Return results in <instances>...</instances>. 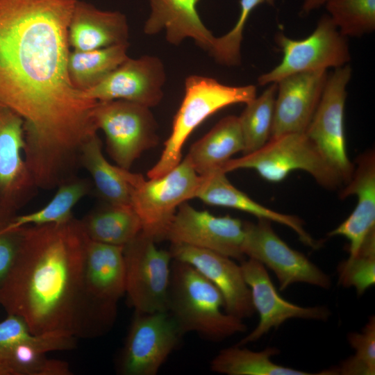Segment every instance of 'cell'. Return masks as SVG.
<instances>
[{
    "mask_svg": "<svg viewBox=\"0 0 375 375\" xmlns=\"http://www.w3.org/2000/svg\"><path fill=\"white\" fill-rule=\"evenodd\" d=\"M183 333L167 311L135 312L117 362L122 375H156Z\"/></svg>",
    "mask_w": 375,
    "mask_h": 375,
    "instance_id": "8fae6325",
    "label": "cell"
},
{
    "mask_svg": "<svg viewBox=\"0 0 375 375\" xmlns=\"http://www.w3.org/2000/svg\"><path fill=\"white\" fill-rule=\"evenodd\" d=\"M142 231L124 247L126 293L135 312L167 311L173 260Z\"/></svg>",
    "mask_w": 375,
    "mask_h": 375,
    "instance_id": "ba28073f",
    "label": "cell"
},
{
    "mask_svg": "<svg viewBox=\"0 0 375 375\" xmlns=\"http://www.w3.org/2000/svg\"><path fill=\"white\" fill-rule=\"evenodd\" d=\"M274 0H240V12L233 28L221 37H215L213 45L208 51L216 62L226 66L240 63V47L246 22L252 10L258 5H274Z\"/></svg>",
    "mask_w": 375,
    "mask_h": 375,
    "instance_id": "e575fe53",
    "label": "cell"
},
{
    "mask_svg": "<svg viewBox=\"0 0 375 375\" xmlns=\"http://www.w3.org/2000/svg\"><path fill=\"white\" fill-rule=\"evenodd\" d=\"M128 26L125 15L100 10L76 0L68 28V40L73 50L86 51L126 44Z\"/></svg>",
    "mask_w": 375,
    "mask_h": 375,
    "instance_id": "603a6c76",
    "label": "cell"
},
{
    "mask_svg": "<svg viewBox=\"0 0 375 375\" xmlns=\"http://www.w3.org/2000/svg\"><path fill=\"white\" fill-rule=\"evenodd\" d=\"M256 97V88L230 86L216 79L191 75L185 81V94L174 118L170 135L157 162L148 171L149 178L166 174L181 161L183 145L193 131L218 110L236 103H247Z\"/></svg>",
    "mask_w": 375,
    "mask_h": 375,
    "instance_id": "277c9868",
    "label": "cell"
},
{
    "mask_svg": "<svg viewBox=\"0 0 375 375\" xmlns=\"http://www.w3.org/2000/svg\"><path fill=\"white\" fill-rule=\"evenodd\" d=\"M184 335L194 332L212 342L225 340L247 327L227 313L219 290L192 265L173 259L167 310Z\"/></svg>",
    "mask_w": 375,
    "mask_h": 375,
    "instance_id": "3957f363",
    "label": "cell"
},
{
    "mask_svg": "<svg viewBox=\"0 0 375 375\" xmlns=\"http://www.w3.org/2000/svg\"><path fill=\"white\" fill-rule=\"evenodd\" d=\"M279 353L276 347L253 351L243 346L235 345L223 349L212 359L211 371L227 375H312L275 364L271 357Z\"/></svg>",
    "mask_w": 375,
    "mask_h": 375,
    "instance_id": "83f0119b",
    "label": "cell"
},
{
    "mask_svg": "<svg viewBox=\"0 0 375 375\" xmlns=\"http://www.w3.org/2000/svg\"><path fill=\"white\" fill-rule=\"evenodd\" d=\"M76 0H0V105L24 121V157L38 188L76 176L97 134V101L71 83L68 28Z\"/></svg>",
    "mask_w": 375,
    "mask_h": 375,
    "instance_id": "6da1fadb",
    "label": "cell"
},
{
    "mask_svg": "<svg viewBox=\"0 0 375 375\" xmlns=\"http://www.w3.org/2000/svg\"><path fill=\"white\" fill-rule=\"evenodd\" d=\"M76 339L59 333L33 334L21 317L13 315H8L4 320L0 322V356L20 344L33 345L46 353L71 350L76 346Z\"/></svg>",
    "mask_w": 375,
    "mask_h": 375,
    "instance_id": "4dcf8cb0",
    "label": "cell"
},
{
    "mask_svg": "<svg viewBox=\"0 0 375 375\" xmlns=\"http://www.w3.org/2000/svg\"><path fill=\"white\" fill-rule=\"evenodd\" d=\"M351 76L349 65L335 68L328 75L317 110L305 132L345 184L354 169L347 152L344 122L346 88Z\"/></svg>",
    "mask_w": 375,
    "mask_h": 375,
    "instance_id": "4fadbf2b",
    "label": "cell"
},
{
    "mask_svg": "<svg viewBox=\"0 0 375 375\" xmlns=\"http://www.w3.org/2000/svg\"><path fill=\"white\" fill-rule=\"evenodd\" d=\"M276 91V83H271L260 96L246 103L238 117L244 143V154L258 150L270 138Z\"/></svg>",
    "mask_w": 375,
    "mask_h": 375,
    "instance_id": "f546056e",
    "label": "cell"
},
{
    "mask_svg": "<svg viewBox=\"0 0 375 375\" xmlns=\"http://www.w3.org/2000/svg\"><path fill=\"white\" fill-rule=\"evenodd\" d=\"M328 15L345 37L361 36L375 28V0H326Z\"/></svg>",
    "mask_w": 375,
    "mask_h": 375,
    "instance_id": "1f68e13d",
    "label": "cell"
},
{
    "mask_svg": "<svg viewBox=\"0 0 375 375\" xmlns=\"http://www.w3.org/2000/svg\"><path fill=\"white\" fill-rule=\"evenodd\" d=\"M172 258L194 267L221 292L225 311L243 319L255 312L251 291L240 265L231 258L208 249L171 244Z\"/></svg>",
    "mask_w": 375,
    "mask_h": 375,
    "instance_id": "e0dca14e",
    "label": "cell"
},
{
    "mask_svg": "<svg viewBox=\"0 0 375 375\" xmlns=\"http://www.w3.org/2000/svg\"><path fill=\"white\" fill-rule=\"evenodd\" d=\"M123 249L89 238L87 242L84 291L97 337L112 328L126 293Z\"/></svg>",
    "mask_w": 375,
    "mask_h": 375,
    "instance_id": "9c48e42d",
    "label": "cell"
},
{
    "mask_svg": "<svg viewBox=\"0 0 375 375\" xmlns=\"http://www.w3.org/2000/svg\"><path fill=\"white\" fill-rule=\"evenodd\" d=\"M15 216V212L9 208L0 197V218L11 222Z\"/></svg>",
    "mask_w": 375,
    "mask_h": 375,
    "instance_id": "8d00e7d4",
    "label": "cell"
},
{
    "mask_svg": "<svg viewBox=\"0 0 375 375\" xmlns=\"http://www.w3.org/2000/svg\"><path fill=\"white\" fill-rule=\"evenodd\" d=\"M240 266L251 291L254 309L259 314V322L237 345L258 340L272 328H278L289 319L326 321L331 316V310L326 306L302 307L282 298L261 262L249 258L242 260Z\"/></svg>",
    "mask_w": 375,
    "mask_h": 375,
    "instance_id": "2e32d148",
    "label": "cell"
},
{
    "mask_svg": "<svg viewBox=\"0 0 375 375\" xmlns=\"http://www.w3.org/2000/svg\"><path fill=\"white\" fill-rule=\"evenodd\" d=\"M128 43L86 50L70 51L67 70L72 84L85 92L93 88L128 58Z\"/></svg>",
    "mask_w": 375,
    "mask_h": 375,
    "instance_id": "4316f807",
    "label": "cell"
},
{
    "mask_svg": "<svg viewBox=\"0 0 375 375\" xmlns=\"http://www.w3.org/2000/svg\"><path fill=\"white\" fill-rule=\"evenodd\" d=\"M165 81V66L159 58L128 57L84 94L97 101L124 100L151 108L161 101Z\"/></svg>",
    "mask_w": 375,
    "mask_h": 375,
    "instance_id": "9a60e30c",
    "label": "cell"
},
{
    "mask_svg": "<svg viewBox=\"0 0 375 375\" xmlns=\"http://www.w3.org/2000/svg\"><path fill=\"white\" fill-rule=\"evenodd\" d=\"M22 118L0 105V197L16 211L36 193V186L24 157Z\"/></svg>",
    "mask_w": 375,
    "mask_h": 375,
    "instance_id": "ac0fdd59",
    "label": "cell"
},
{
    "mask_svg": "<svg viewBox=\"0 0 375 375\" xmlns=\"http://www.w3.org/2000/svg\"><path fill=\"white\" fill-rule=\"evenodd\" d=\"M93 119L117 165L129 170L134 162L159 142L158 124L147 106L124 100L97 101Z\"/></svg>",
    "mask_w": 375,
    "mask_h": 375,
    "instance_id": "52a82bcc",
    "label": "cell"
},
{
    "mask_svg": "<svg viewBox=\"0 0 375 375\" xmlns=\"http://www.w3.org/2000/svg\"><path fill=\"white\" fill-rule=\"evenodd\" d=\"M80 165L90 174L98 194L107 203L131 205L132 172L108 161L97 134L83 146Z\"/></svg>",
    "mask_w": 375,
    "mask_h": 375,
    "instance_id": "d4e9b609",
    "label": "cell"
},
{
    "mask_svg": "<svg viewBox=\"0 0 375 375\" xmlns=\"http://www.w3.org/2000/svg\"><path fill=\"white\" fill-rule=\"evenodd\" d=\"M328 74L326 69L297 73L277 83L271 136L305 133L317 110Z\"/></svg>",
    "mask_w": 375,
    "mask_h": 375,
    "instance_id": "d6986e66",
    "label": "cell"
},
{
    "mask_svg": "<svg viewBox=\"0 0 375 375\" xmlns=\"http://www.w3.org/2000/svg\"><path fill=\"white\" fill-rule=\"evenodd\" d=\"M90 190L88 179L74 176L58 186L55 194L44 206L34 212L16 215L6 229L65 222L73 217L74 208Z\"/></svg>",
    "mask_w": 375,
    "mask_h": 375,
    "instance_id": "f1b7e54d",
    "label": "cell"
},
{
    "mask_svg": "<svg viewBox=\"0 0 375 375\" xmlns=\"http://www.w3.org/2000/svg\"><path fill=\"white\" fill-rule=\"evenodd\" d=\"M356 195L358 202L351 215L329 236L349 241V258L355 256L368 235L375 231V155L369 151L359 156L357 167L341 192V197Z\"/></svg>",
    "mask_w": 375,
    "mask_h": 375,
    "instance_id": "ffe728a7",
    "label": "cell"
},
{
    "mask_svg": "<svg viewBox=\"0 0 375 375\" xmlns=\"http://www.w3.org/2000/svg\"><path fill=\"white\" fill-rule=\"evenodd\" d=\"M339 283L353 287L362 295L375 283V231L371 233L357 254L341 262L338 267Z\"/></svg>",
    "mask_w": 375,
    "mask_h": 375,
    "instance_id": "836d02e7",
    "label": "cell"
},
{
    "mask_svg": "<svg viewBox=\"0 0 375 375\" xmlns=\"http://www.w3.org/2000/svg\"><path fill=\"white\" fill-rule=\"evenodd\" d=\"M239 117L229 115L219 120L203 137L194 142L185 157L199 175L221 167L235 153L244 151Z\"/></svg>",
    "mask_w": 375,
    "mask_h": 375,
    "instance_id": "cb8c5ba5",
    "label": "cell"
},
{
    "mask_svg": "<svg viewBox=\"0 0 375 375\" xmlns=\"http://www.w3.org/2000/svg\"><path fill=\"white\" fill-rule=\"evenodd\" d=\"M80 222L90 240L115 246L124 247L142 231L140 218L131 205L106 203Z\"/></svg>",
    "mask_w": 375,
    "mask_h": 375,
    "instance_id": "484cf974",
    "label": "cell"
},
{
    "mask_svg": "<svg viewBox=\"0 0 375 375\" xmlns=\"http://www.w3.org/2000/svg\"><path fill=\"white\" fill-rule=\"evenodd\" d=\"M348 342L354 355L341 362L339 367L322 371V375L375 374V317L371 316L360 333L348 334Z\"/></svg>",
    "mask_w": 375,
    "mask_h": 375,
    "instance_id": "d6a6232c",
    "label": "cell"
},
{
    "mask_svg": "<svg viewBox=\"0 0 375 375\" xmlns=\"http://www.w3.org/2000/svg\"><path fill=\"white\" fill-rule=\"evenodd\" d=\"M244 222L229 215L215 216L186 202L178 208L165 240L208 249L241 261Z\"/></svg>",
    "mask_w": 375,
    "mask_h": 375,
    "instance_id": "5bb4252c",
    "label": "cell"
},
{
    "mask_svg": "<svg viewBox=\"0 0 375 375\" xmlns=\"http://www.w3.org/2000/svg\"><path fill=\"white\" fill-rule=\"evenodd\" d=\"M9 224L10 222L0 218V232L3 231Z\"/></svg>",
    "mask_w": 375,
    "mask_h": 375,
    "instance_id": "74e56055",
    "label": "cell"
},
{
    "mask_svg": "<svg viewBox=\"0 0 375 375\" xmlns=\"http://www.w3.org/2000/svg\"><path fill=\"white\" fill-rule=\"evenodd\" d=\"M88 240L74 217L21 227L15 259L0 287V306L33 334L95 337L84 291Z\"/></svg>",
    "mask_w": 375,
    "mask_h": 375,
    "instance_id": "7a4b0ae2",
    "label": "cell"
},
{
    "mask_svg": "<svg viewBox=\"0 0 375 375\" xmlns=\"http://www.w3.org/2000/svg\"><path fill=\"white\" fill-rule=\"evenodd\" d=\"M228 173L251 169L267 181L280 182L291 172L303 170L322 186L335 189L343 181L316 145L301 133L270 137L260 149L242 156L230 159L220 168Z\"/></svg>",
    "mask_w": 375,
    "mask_h": 375,
    "instance_id": "5b68a950",
    "label": "cell"
},
{
    "mask_svg": "<svg viewBox=\"0 0 375 375\" xmlns=\"http://www.w3.org/2000/svg\"><path fill=\"white\" fill-rule=\"evenodd\" d=\"M21 238V227L0 232V287L15 259Z\"/></svg>",
    "mask_w": 375,
    "mask_h": 375,
    "instance_id": "d590c367",
    "label": "cell"
},
{
    "mask_svg": "<svg viewBox=\"0 0 375 375\" xmlns=\"http://www.w3.org/2000/svg\"><path fill=\"white\" fill-rule=\"evenodd\" d=\"M226 174L221 169H217L199 176L195 198L208 205L234 208L251 214L258 219H264L285 225L292 229L304 244L312 249L319 247V243L304 229L301 219L276 212L257 203L235 188Z\"/></svg>",
    "mask_w": 375,
    "mask_h": 375,
    "instance_id": "44dd1931",
    "label": "cell"
},
{
    "mask_svg": "<svg viewBox=\"0 0 375 375\" xmlns=\"http://www.w3.org/2000/svg\"><path fill=\"white\" fill-rule=\"evenodd\" d=\"M200 0H149L151 14L144 23L148 35L165 31L167 41L178 45L186 38L193 40L209 51L215 37L203 23L197 5Z\"/></svg>",
    "mask_w": 375,
    "mask_h": 375,
    "instance_id": "7402d4cb",
    "label": "cell"
},
{
    "mask_svg": "<svg viewBox=\"0 0 375 375\" xmlns=\"http://www.w3.org/2000/svg\"><path fill=\"white\" fill-rule=\"evenodd\" d=\"M276 42L283 52L281 62L258 78L259 85L277 83L291 74L338 68L350 60L347 38L328 15H323L315 31L303 40H297L278 33Z\"/></svg>",
    "mask_w": 375,
    "mask_h": 375,
    "instance_id": "30bf717a",
    "label": "cell"
},
{
    "mask_svg": "<svg viewBox=\"0 0 375 375\" xmlns=\"http://www.w3.org/2000/svg\"><path fill=\"white\" fill-rule=\"evenodd\" d=\"M244 227L243 254L273 271L281 291L296 283L329 289L330 276L304 254L290 247L274 232L270 221L259 219L256 224L244 222Z\"/></svg>",
    "mask_w": 375,
    "mask_h": 375,
    "instance_id": "7c38bea8",
    "label": "cell"
},
{
    "mask_svg": "<svg viewBox=\"0 0 375 375\" xmlns=\"http://www.w3.org/2000/svg\"><path fill=\"white\" fill-rule=\"evenodd\" d=\"M199 180L185 158L166 174L148 181L132 173L131 206L140 218L142 232L156 242L165 240L179 206L195 198Z\"/></svg>",
    "mask_w": 375,
    "mask_h": 375,
    "instance_id": "8992f818",
    "label": "cell"
}]
</instances>
